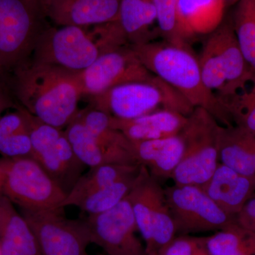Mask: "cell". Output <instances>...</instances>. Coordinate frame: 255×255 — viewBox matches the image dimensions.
Segmentation results:
<instances>
[{
  "instance_id": "cell-1",
  "label": "cell",
  "mask_w": 255,
  "mask_h": 255,
  "mask_svg": "<svg viewBox=\"0 0 255 255\" xmlns=\"http://www.w3.org/2000/svg\"><path fill=\"white\" fill-rule=\"evenodd\" d=\"M16 103L44 123L66 128L78 112L82 95L78 73L30 58L6 78Z\"/></svg>"
},
{
  "instance_id": "cell-2",
  "label": "cell",
  "mask_w": 255,
  "mask_h": 255,
  "mask_svg": "<svg viewBox=\"0 0 255 255\" xmlns=\"http://www.w3.org/2000/svg\"><path fill=\"white\" fill-rule=\"evenodd\" d=\"M131 47L151 73L175 89L194 108L204 109L221 125L231 126L226 110L206 87L199 58L189 45L173 44L162 40Z\"/></svg>"
},
{
  "instance_id": "cell-3",
  "label": "cell",
  "mask_w": 255,
  "mask_h": 255,
  "mask_svg": "<svg viewBox=\"0 0 255 255\" xmlns=\"http://www.w3.org/2000/svg\"><path fill=\"white\" fill-rule=\"evenodd\" d=\"M110 119V116L90 107L79 111L65 130L75 155L90 167L139 164L130 140L111 127Z\"/></svg>"
},
{
  "instance_id": "cell-4",
  "label": "cell",
  "mask_w": 255,
  "mask_h": 255,
  "mask_svg": "<svg viewBox=\"0 0 255 255\" xmlns=\"http://www.w3.org/2000/svg\"><path fill=\"white\" fill-rule=\"evenodd\" d=\"M90 107L119 119H132L159 110L189 115L194 107L179 92L154 77L144 82H128L88 97Z\"/></svg>"
},
{
  "instance_id": "cell-5",
  "label": "cell",
  "mask_w": 255,
  "mask_h": 255,
  "mask_svg": "<svg viewBox=\"0 0 255 255\" xmlns=\"http://www.w3.org/2000/svg\"><path fill=\"white\" fill-rule=\"evenodd\" d=\"M41 0H0V77H6L31 58L49 26Z\"/></svg>"
},
{
  "instance_id": "cell-6",
  "label": "cell",
  "mask_w": 255,
  "mask_h": 255,
  "mask_svg": "<svg viewBox=\"0 0 255 255\" xmlns=\"http://www.w3.org/2000/svg\"><path fill=\"white\" fill-rule=\"evenodd\" d=\"M221 124L204 109L196 107L179 132L184 155L172 178L176 185L201 187L219 165V136Z\"/></svg>"
},
{
  "instance_id": "cell-7",
  "label": "cell",
  "mask_w": 255,
  "mask_h": 255,
  "mask_svg": "<svg viewBox=\"0 0 255 255\" xmlns=\"http://www.w3.org/2000/svg\"><path fill=\"white\" fill-rule=\"evenodd\" d=\"M0 197L20 209L62 207L66 194L31 157H0Z\"/></svg>"
},
{
  "instance_id": "cell-8",
  "label": "cell",
  "mask_w": 255,
  "mask_h": 255,
  "mask_svg": "<svg viewBox=\"0 0 255 255\" xmlns=\"http://www.w3.org/2000/svg\"><path fill=\"white\" fill-rule=\"evenodd\" d=\"M127 198L145 243L146 255L161 253L177 236L164 188L141 166Z\"/></svg>"
},
{
  "instance_id": "cell-9",
  "label": "cell",
  "mask_w": 255,
  "mask_h": 255,
  "mask_svg": "<svg viewBox=\"0 0 255 255\" xmlns=\"http://www.w3.org/2000/svg\"><path fill=\"white\" fill-rule=\"evenodd\" d=\"M31 137V157L36 160L65 194L84 174L85 164L75 155L65 130L44 123L21 106Z\"/></svg>"
},
{
  "instance_id": "cell-10",
  "label": "cell",
  "mask_w": 255,
  "mask_h": 255,
  "mask_svg": "<svg viewBox=\"0 0 255 255\" xmlns=\"http://www.w3.org/2000/svg\"><path fill=\"white\" fill-rule=\"evenodd\" d=\"M89 28L48 26L38 38L31 59L73 73L83 71L104 53Z\"/></svg>"
},
{
  "instance_id": "cell-11",
  "label": "cell",
  "mask_w": 255,
  "mask_h": 255,
  "mask_svg": "<svg viewBox=\"0 0 255 255\" xmlns=\"http://www.w3.org/2000/svg\"><path fill=\"white\" fill-rule=\"evenodd\" d=\"M164 191L177 236L216 233L236 224L201 187L174 184Z\"/></svg>"
},
{
  "instance_id": "cell-12",
  "label": "cell",
  "mask_w": 255,
  "mask_h": 255,
  "mask_svg": "<svg viewBox=\"0 0 255 255\" xmlns=\"http://www.w3.org/2000/svg\"><path fill=\"white\" fill-rule=\"evenodd\" d=\"M20 210L34 233L42 255H87L92 242L84 219H68L64 208Z\"/></svg>"
},
{
  "instance_id": "cell-13",
  "label": "cell",
  "mask_w": 255,
  "mask_h": 255,
  "mask_svg": "<svg viewBox=\"0 0 255 255\" xmlns=\"http://www.w3.org/2000/svg\"><path fill=\"white\" fill-rule=\"evenodd\" d=\"M155 76L130 45L102 53L89 68L78 73L82 95L88 97L128 82L147 81Z\"/></svg>"
},
{
  "instance_id": "cell-14",
  "label": "cell",
  "mask_w": 255,
  "mask_h": 255,
  "mask_svg": "<svg viewBox=\"0 0 255 255\" xmlns=\"http://www.w3.org/2000/svg\"><path fill=\"white\" fill-rule=\"evenodd\" d=\"M92 244L107 255H146L145 246L137 238V228L131 205L125 198L117 206L84 219Z\"/></svg>"
},
{
  "instance_id": "cell-15",
  "label": "cell",
  "mask_w": 255,
  "mask_h": 255,
  "mask_svg": "<svg viewBox=\"0 0 255 255\" xmlns=\"http://www.w3.org/2000/svg\"><path fill=\"white\" fill-rule=\"evenodd\" d=\"M202 52L227 82L226 93L221 101L244 88L253 78L233 29L232 21L223 20L219 27L208 35Z\"/></svg>"
},
{
  "instance_id": "cell-16",
  "label": "cell",
  "mask_w": 255,
  "mask_h": 255,
  "mask_svg": "<svg viewBox=\"0 0 255 255\" xmlns=\"http://www.w3.org/2000/svg\"><path fill=\"white\" fill-rule=\"evenodd\" d=\"M122 0H41L48 21L56 26L91 27L118 18Z\"/></svg>"
},
{
  "instance_id": "cell-17",
  "label": "cell",
  "mask_w": 255,
  "mask_h": 255,
  "mask_svg": "<svg viewBox=\"0 0 255 255\" xmlns=\"http://www.w3.org/2000/svg\"><path fill=\"white\" fill-rule=\"evenodd\" d=\"M130 143L137 163L158 182L172 178L184 155V141L179 134L156 140H130Z\"/></svg>"
},
{
  "instance_id": "cell-18",
  "label": "cell",
  "mask_w": 255,
  "mask_h": 255,
  "mask_svg": "<svg viewBox=\"0 0 255 255\" xmlns=\"http://www.w3.org/2000/svg\"><path fill=\"white\" fill-rule=\"evenodd\" d=\"M255 184V175H243L221 163L201 188L226 214L232 216L244 207Z\"/></svg>"
},
{
  "instance_id": "cell-19",
  "label": "cell",
  "mask_w": 255,
  "mask_h": 255,
  "mask_svg": "<svg viewBox=\"0 0 255 255\" xmlns=\"http://www.w3.org/2000/svg\"><path fill=\"white\" fill-rule=\"evenodd\" d=\"M187 116L167 110H159L132 119L110 117V126L130 140H150L179 134Z\"/></svg>"
},
{
  "instance_id": "cell-20",
  "label": "cell",
  "mask_w": 255,
  "mask_h": 255,
  "mask_svg": "<svg viewBox=\"0 0 255 255\" xmlns=\"http://www.w3.org/2000/svg\"><path fill=\"white\" fill-rule=\"evenodd\" d=\"M1 255H42L34 233L14 204L0 197Z\"/></svg>"
},
{
  "instance_id": "cell-21",
  "label": "cell",
  "mask_w": 255,
  "mask_h": 255,
  "mask_svg": "<svg viewBox=\"0 0 255 255\" xmlns=\"http://www.w3.org/2000/svg\"><path fill=\"white\" fill-rule=\"evenodd\" d=\"M226 7L222 0H178V22L185 41L212 33L224 20Z\"/></svg>"
},
{
  "instance_id": "cell-22",
  "label": "cell",
  "mask_w": 255,
  "mask_h": 255,
  "mask_svg": "<svg viewBox=\"0 0 255 255\" xmlns=\"http://www.w3.org/2000/svg\"><path fill=\"white\" fill-rule=\"evenodd\" d=\"M219 160L238 173L255 175V135L241 127L221 125Z\"/></svg>"
},
{
  "instance_id": "cell-23",
  "label": "cell",
  "mask_w": 255,
  "mask_h": 255,
  "mask_svg": "<svg viewBox=\"0 0 255 255\" xmlns=\"http://www.w3.org/2000/svg\"><path fill=\"white\" fill-rule=\"evenodd\" d=\"M117 22L130 46L158 38L153 0H122Z\"/></svg>"
},
{
  "instance_id": "cell-24",
  "label": "cell",
  "mask_w": 255,
  "mask_h": 255,
  "mask_svg": "<svg viewBox=\"0 0 255 255\" xmlns=\"http://www.w3.org/2000/svg\"><path fill=\"white\" fill-rule=\"evenodd\" d=\"M140 164H108L90 167L82 174L73 189L67 194L62 207L75 206L83 196L92 191L140 172Z\"/></svg>"
},
{
  "instance_id": "cell-25",
  "label": "cell",
  "mask_w": 255,
  "mask_h": 255,
  "mask_svg": "<svg viewBox=\"0 0 255 255\" xmlns=\"http://www.w3.org/2000/svg\"><path fill=\"white\" fill-rule=\"evenodd\" d=\"M0 118V155L4 157H31V137L26 119L18 107Z\"/></svg>"
},
{
  "instance_id": "cell-26",
  "label": "cell",
  "mask_w": 255,
  "mask_h": 255,
  "mask_svg": "<svg viewBox=\"0 0 255 255\" xmlns=\"http://www.w3.org/2000/svg\"><path fill=\"white\" fill-rule=\"evenodd\" d=\"M211 255H255V233L238 224L206 237Z\"/></svg>"
},
{
  "instance_id": "cell-27",
  "label": "cell",
  "mask_w": 255,
  "mask_h": 255,
  "mask_svg": "<svg viewBox=\"0 0 255 255\" xmlns=\"http://www.w3.org/2000/svg\"><path fill=\"white\" fill-rule=\"evenodd\" d=\"M139 172L92 191L83 196L75 206L88 215L98 214L112 209L128 195Z\"/></svg>"
},
{
  "instance_id": "cell-28",
  "label": "cell",
  "mask_w": 255,
  "mask_h": 255,
  "mask_svg": "<svg viewBox=\"0 0 255 255\" xmlns=\"http://www.w3.org/2000/svg\"><path fill=\"white\" fill-rule=\"evenodd\" d=\"M232 23L242 53L255 73V0H240Z\"/></svg>"
},
{
  "instance_id": "cell-29",
  "label": "cell",
  "mask_w": 255,
  "mask_h": 255,
  "mask_svg": "<svg viewBox=\"0 0 255 255\" xmlns=\"http://www.w3.org/2000/svg\"><path fill=\"white\" fill-rule=\"evenodd\" d=\"M221 104L230 119L238 121V127L255 135V73L244 88Z\"/></svg>"
},
{
  "instance_id": "cell-30",
  "label": "cell",
  "mask_w": 255,
  "mask_h": 255,
  "mask_svg": "<svg viewBox=\"0 0 255 255\" xmlns=\"http://www.w3.org/2000/svg\"><path fill=\"white\" fill-rule=\"evenodd\" d=\"M156 28L162 40L177 45H189L179 29L178 0H153Z\"/></svg>"
},
{
  "instance_id": "cell-31",
  "label": "cell",
  "mask_w": 255,
  "mask_h": 255,
  "mask_svg": "<svg viewBox=\"0 0 255 255\" xmlns=\"http://www.w3.org/2000/svg\"><path fill=\"white\" fill-rule=\"evenodd\" d=\"M160 253L163 255H211L206 245V237L192 235L176 236Z\"/></svg>"
},
{
  "instance_id": "cell-32",
  "label": "cell",
  "mask_w": 255,
  "mask_h": 255,
  "mask_svg": "<svg viewBox=\"0 0 255 255\" xmlns=\"http://www.w3.org/2000/svg\"><path fill=\"white\" fill-rule=\"evenodd\" d=\"M238 225L255 233V198L248 201L241 210Z\"/></svg>"
},
{
  "instance_id": "cell-33",
  "label": "cell",
  "mask_w": 255,
  "mask_h": 255,
  "mask_svg": "<svg viewBox=\"0 0 255 255\" xmlns=\"http://www.w3.org/2000/svg\"><path fill=\"white\" fill-rule=\"evenodd\" d=\"M16 103L11 96L5 80L0 79V118L1 114L8 109L16 107Z\"/></svg>"
},
{
  "instance_id": "cell-34",
  "label": "cell",
  "mask_w": 255,
  "mask_h": 255,
  "mask_svg": "<svg viewBox=\"0 0 255 255\" xmlns=\"http://www.w3.org/2000/svg\"><path fill=\"white\" fill-rule=\"evenodd\" d=\"M223 3H224L226 6H228V5L236 4V3H238L240 0H222Z\"/></svg>"
},
{
  "instance_id": "cell-35",
  "label": "cell",
  "mask_w": 255,
  "mask_h": 255,
  "mask_svg": "<svg viewBox=\"0 0 255 255\" xmlns=\"http://www.w3.org/2000/svg\"><path fill=\"white\" fill-rule=\"evenodd\" d=\"M146 255H163L162 254V253H149V254H147Z\"/></svg>"
},
{
  "instance_id": "cell-36",
  "label": "cell",
  "mask_w": 255,
  "mask_h": 255,
  "mask_svg": "<svg viewBox=\"0 0 255 255\" xmlns=\"http://www.w3.org/2000/svg\"><path fill=\"white\" fill-rule=\"evenodd\" d=\"M0 255H1V251H0Z\"/></svg>"
},
{
  "instance_id": "cell-37",
  "label": "cell",
  "mask_w": 255,
  "mask_h": 255,
  "mask_svg": "<svg viewBox=\"0 0 255 255\" xmlns=\"http://www.w3.org/2000/svg\"><path fill=\"white\" fill-rule=\"evenodd\" d=\"M0 79H2V80H4V79L1 78V77H0Z\"/></svg>"
},
{
  "instance_id": "cell-38",
  "label": "cell",
  "mask_w": 255,
  "mask_h": 255,
  "mask_svg": "<svg viewBox=\"0 0 255 255\" xmlns=\"http://www.w3.org/2000/svg\"></svg>"
}]
</instances>
